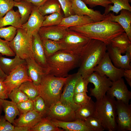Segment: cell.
I'll use <instances>...</instances> for the list:
<instances>
[{
  "label": "cell",
  "mask_w": 131,
  "mask_h": 131,
  "mask_svg": "<svg viewBox=\"0 0 131 131\" xmlns=\"http://www.w3.org/2000/svg\"><path fill=\"white\" fill-rule=\"evenodd\" d=\"M68 28L91 39L101 41L107 45L110 44L113 38L125 32L118 23L112 22L105 17L103 20L99 22Z\"/></svg>",
  "instance_id": "1"
},
{
  "label": "cell",
  "mask_w": 131,
  "mask_h": 131,
  "mask_svg": "<svg viewBox=\"0 0 131 131\" xmlns=\"http://www.w3.org/2000/svg\"><path fill=\"white\" fill-rule=\"evenodd\" d=\"M107 51V45L99 40L91 39L79 56L77 72L86 79L94 72Z\"/></svg>",
  "instance_id": "2"
},
{
  "label": "cell",
  "mask_w": 131,
  "mask_h": 131,
  "mask_svg": "<svg viewBox=\"0 0 131 131\" xmlns=\"http://www.w3.org/2000/svg\"><path fill=\"white\" fill-rule=\"evenodd\" d=\"M47 62L45 74L66 77L70 71L79 67V56L60 50L47 58Z\"/></svg>",
  "instance_id": "3"
},
{
  "label": "cell",
  "mask_w": 131,
  "mask_h": 131,
  "mask_svg": "<svg viewBox=\"0 0 131 131\" xmlns=\"http://www.w3.org/2000/svg\"><path fill=\"white\" fill-rule=\"evenodd\" d=\"M67 77H56L48 74L42 76L38 86L39 96L49 108L59 101Z\"/></svg>",
  "instance_id": "4"
},
{
  "label": "cell",
  "mask_w": 131,
  "mask_h": 131,
  "mask_svg": "<svg viewBox=\"0 0 131 131\" xmlns=\"http://www.w3.org/2000/svg\"><path fill=\"white\" fill-rule=\"evenodd\" d=\"M115 99L106 95L95 102V111L94 116L100 121L105 130H117L116 108Z\"/></svg>",
  "instance_id": "5"
},
{
  "label": "cell",
  "mask_w": 131,
  "mask_h": 131,
  "mask_svg": "<svg viewBox=\"0 0 131 131\" xmlns=\"http://www.w3.org/2000/svg\"><path fill=\"white\" fill-rule=\"evenodd\" d=\"M33 35L22 28L17 29L16 35L9 41V47L16 55L25 60L33 57L32 49Z\"/></svg>",
  "instance_id": "6"
},
{
  "label": "cell",
  "mask_w": 131,
  "mask_h": 131,
  "mask_svg": "<svg viewBox=\"0 0 131 131\" xmlns=\"http://www.w3.org/2000/svg\"><path fill=\"white\" fill-rule=\"evenodd\" d=\"M91 39L77 32L67 29L63 39L59 41L64 51L79 56Z\"/></svg>",
  "instance_id": "7"
},
{
  "label": "cell",
  "mask_w": 131,
  "mask_h": 131,
  "mask_svg": "<svg viewBox=\"0 0 131 131\" xmlns=\"http://www.w3.org/2000/svg\"><path fill=\"white\" fill-rule=\"evenodd\" d=\"M94 71L101 75L107 76L111 81L114 82L123 77L124 69L115 67L106 52L98 64L94 68Z\"/></svg>",
  "instance_id": "8"
},
{
  "label": "cell",
  "mask_w": 131,
  "mask_h": 131,
  "mask_svg": "<svg viewBox=\"0 0 131 131\" xmlns=\"http://www.w3.org/2000/svg\"><path fill=\"white\" fill-rule=\"evenodd\" d=\"M86 79L89 83L94 85V88L90 89V96H94L96 100H100L105 96L112 83L106 76L101 75L94 71Z\"/></svg>",
  "instance_id": "9"
},
{
  "label": "cell",
  "mask_w": 131,
  "mask_h": 131,
  "mask_svg": "<svg viewBox=\"0 0 131 131\" xmlns=\"http://www.w3.org/2000/svg\"><path fill=\"white\" fill-rule=\"evenodd\" d=\"M81 77L80 74L78 72L68 75L67 77L59 100L62 103L71 107L75 111L81 106L74 102L73 96L76 84Z\"/></svg>",
  "instance_id": "10"
},
{
  "label": "cell",
  "mask_w": 131,
  "mask_h": 131,
  "mask_svg": "<svg viewBox=\"0 0 131 131\" xmlns=\"http://www.w3.org/2000/svg\"><path fill=\"white\" fill-rule=\"evenodd\" d=\"M26 64L20 65L7 75L4 82L6 87L7 95L14 89L19 88L23 82L32 81L28 75Z\"/></svg>",
  "instance_id": "11"
},
{
  "label": "cell",
  "mask_w": 131,
  "mask_h": 131,
  "mask_svg": "<svg viewBox=\"0 0 131 131\" xmlns=\"http://www.w3.org/2000/svg\"><path fill=\"white\" fill-rule=\"evenodd\" d=\"M116 122L118 131H131V105L116 100Z\"/></svg>",
  "instance_id": "12"
},
{
  "label": "cell",
  "mask_w": 131,
  "mask_h": 131,
  "mask_svg": "<svg viewBox=\"0 0 131 131\" xmlns=\"http://www.w3.org/2000/svg\"><path fill=\"white\" fill-rule=\"evenodd\" d=\"M47 116L51 119L64 122L72 121L76 120L75 111L59 101L49 108V112Z\"/></svg>",
  "instance_id": "13"
},
{
  "label": "cell",
  "mask_w": 131,
  "mask_h": 131,
  "mask_svg": "<svg viewBox=\"0 0 131 131\" xmlns=\"http://www.w3.org/2000/svg\"><path fill=\"white\" fill-rule=\"evenodd\" d=\"M106 95L113 99L129 103L131 98V92L128 89L122 78L115 82L106 92Z\"/></svg>",
  "instance_id": "14"
},
{
  "label": "cell",
  "mask_w": 131,
  "mask_h": 131,
  "mask_svg": "<svg viewBox=\"0 0 131 131\" xmlns=\"http://www.w3.org/2000/svg\"><path fill=\"white\" fill-rule=\"evenodd\" d=\"M72 9L74 14L87 16L95 22L102 21L105 17V15L99 11L88 8L82 0H74L72 2Z\"/></svg>",
  "instance_id": "15"
},
{
  "label": "cell",
  "mask_w": 131,
  "mask_h": 131,
  "mask_svg": "<svg viewBox=\"0 0 131 131\" xmlns=\"http://www.w3.org/2000/svg\"><path fill=\"white\" fill-rule=\"evenodd\" d=\"M32 49L35 61L45 74L47 68V58L41 39L38 33L33 35Z\"/></svg>",
  "instance_id": "16"
},
{
  "label": "cell",
  "mask_w": 131,
  "mask_h": 131,
  "mask_svg": "<svg viewBox=\"0 0 131 131\" xmlns=\"http://www.w3.org/2000/svg\"><path fill=\"white\" fill-rule=\"evenodd\" d=\"M107 47L110 58L115 67L124 69H131V55L129 54L126 52L125 55H123L117 48L112 47L110 44L107 45Z\"/></svg>",
  "instance_id": "17"
},
{
  "label": "cell",
  "mask_w": 131,
  "mask_h": 131,
  "mask_svg": "<svg viewBox=\"0 0 131 131\" xmlns=\"http://www.w3.org/2000/svg\"><path fill=\"white\" fill-rule=\"evenodd\" d=\"M38 8L34 5L28 20L22 25V28L28 34L32 35L38 33L45 18L39 12Z\"/></svg>",
  "instance_id": "18"
},
{
  "label": "cell",
  "mask_w": 131,
  "mask_h": 131,
  "mask_svg": "<svg viewBox=\"0 0 131 131\" xmlns=\"http://www.w3.org/2000/svg\"><path fill=\"white\" fill-rule=\"evenodd\" d=\"M67 29L58 25L42 26L38 33L41 40L47 39L59 41L64 37Z\"/></svg>",
  "instance_id": "19"
},
{
  "label": "cell",
  "mask_w": 131,
  "mask_h": 131,
  "mask_svg": "<svg viewBox=\"0 0 131 131\" xmlns=\"http://www.w3.org/2000/svg\"><path fill=\"white\" fill-rule=\"evenodd\" d=\"M105 18L112 22L118 23L123 28L131 41V11L123 9L118 15L115 16L113 13H109L105 15Z\"/></svg>",
  "instance_id": "20"
},
{
  "label": "cell",
  "mask_w": 131,
  "mask_h": 131,
  "mask_svg": "<svg viewBox=\"0 0 131 131\" xmlns=\"http://www.w3.org/2000/svg\"><path fill=\"white\" fill-rule=\"evenodd\" d=\"M42 118L34 110L20 114L14 120L13 125L16 126L28 127L30 129L38 123Z\"/></svg>",
  "instance_id": "21"
},
{
  "label": "cell",
  "mask_w": 131,
  "mask_h": 131,
  "mask_svg": "<svg viewBox=\"0 0 131 131\" xmlns=\"http://www.w3.org/2000/svg\"><path fill=\"white\" fill-rule=\"evenodd\" d=\"M27 66V74L34 84L38 86L44 74L41 68L35 61L33 57L25 60Z\"/></svg>",
  "instance_id": "22"
},
{
  "label": "cell",
  "mask_w": 131,
  "mask_h": 131,
  "mask_svg": "<svg viewBox=\"0 0 131 131\" xmlns=\"http://www.w3.org/2000/svg\"><path fill=\"white\" fill-rule=\"evenodd\" d=\"M56 126L67 131H93L87 126L84 122L76 119L72 121L64 122L51 119Z\"/></svg>",
  "instance_id": "23"
},
{
  "label": "cell",
  "mask_w": 131,
  "mask_h": 131,
  "mask_svg": "<svg viewBox=\"0 0 131 131\" xmlns=\"http://www.w3.org/2000/svg\"><path fill=\"white\" fill-rule=\"evenodd\" d=\"M94 22L90 17L87 16L74 14L67 17H64L58 25L68 28L71 27L83 25Z\"/></svg>",
  "instance_id": "24"
},
{
  "label": "cell",
  "mask_w": 131,
  "mask_h": 131,
  "mask_svg": "<svg viewBox=\"0 0 131 131\" xmlns=\"http://www.w3.org/2000/svg\"><path fill=\"white\" fill-rule=\"evenodd\" d=\"M0 54V67L3 72L7 75L19 66L26 64L25 60L16 55L13 58L4 57Z\"/></svg>",
  "instance_id": "25"
},
{
  "label": "cell",
  "mask_w": 131,
  "mask_h": 131,
  "mask_svg": "<svg viewBox=\"0 0 131 131\" xmlns=\"http://www.w3.org/2000/svg\"><path fill=\"white\" fill-rule=\"evenodd\" d=\"M0 104L4 112L5 119L13 124L16 116L20 115L16 104L11 101L1 98H0Z\"/></svg>",
  "instance_id": "26"
},
{
  "label": "cell",
  "mask_w": 131,
  "mask_h": 131,
  "mask_svg": "<svg viewBox=\"0 0 131 131\" xmlns=\"http://www.w3.org/2000/svg\"><path fill=\"white\" fill-rule=\"evenodd\" d=\"M5 16L0 18V27L11 25L17 29L22 28L20 15L18 10L13 9L9 11Z\"/></svg>",
  "instance_id": "27"
},
{
  "label": "cell",
  "mask_w": 131,
  "mask_h": 131,
  "mask_svg": "<svg viewBox=\"0 0 131 131\" xmlns=\"http://www.w3.org/2000/svg\"><path fill=\"white\" fill-rule=\"evenodd\" d=\"M95 109V103L91 99L75 111L76 119L84 121L90 117L94 116Z\"/></svg>",
  "instance_id": "28"
},
{
  "label": "cell",
  "mask_w": 131,
  "mask_h": 131,
  "mask_svg": "<svg viewBox=\"0 0 131 131\" xmlns=\"http://www.w3.org/2000/svg\"><path fill=\"white\" fill-rule=\"evenodd\" d=\"M33 6L31 3L23 0L18 2L14 1V6L18 8L22 25L26 23L28 20Z\"/></svg>",
  "instance_id": "29"
},
{
  "label": "cell",
  "mask_w": 131,
  "mask_h": 131,
  "mask_svg": "<svg viewBox=\"0 0 131 131\" xmlns=\"http://www.w3.org/2000/svg\"><path fill=\"white\" fill-rule=\"evenodd\" d=\"M113 48H117L122 54L125 53L128 47L131 45V41L124 32L113 38L110 44Z\"/></svg>",
  "instance_id": "30"
},
{
  "label": "cell",
  "mask_w": 131,
  "mask_h": 131,
  "mask_svg": "<svg viewBox=\"0 0 131 131\" xmlns=\"http://www.w3.org/2000/svg\"><path fill=\"white\" fill-rule=\"evenodd\" d=\"M63 129L56 126L48 116L42 118L35 126L31 128L30 131H63Z\"/></svg>",
  "instance_id": "31"
},
{
  "label": "cell",
  "mask_w": 131,
  "mask_h": 131,
  "mask_svg": "<svg viewBox=\"0 0 131 131\" xmlns=\"http://www.w3.org/2000/svg\"><path fill=\"white\" fill-rule=\"evenodd\" d=\"M114 5L109 4L105 8L104 13L103 14L106 15L108 14L111 11H113L117 14L123 9L131 11V7L129 3L131 0H109Z\"/></svg>",
  "instance_id": "32"
},
{
  "label": "cell",
  "mask_w": 131,
  "mask_h": 131,
  "mask_svg": "<svg viewBox=\"0 0 131 131\" xmlns=\"http://www.w3.org/2000/svg\"><path fill=\"white\" fill-rule=\"evenodd\" d=\"M41 40L46 58L63 49L62 45L59 41L47 39H43Z\"/></svg>",
  "instance_id": "33"
},
{
  "label": "cell",
  "mask_w": 131,
  "mask_h": 131,
  "mask_svg": "<svg viewBox=\"0 0 131 131\" xmlns=\"http://www.w3.org/2000/svg\"><path fill=\"white\" fill-rule=\"evenodd\" d=\"M61 8L57 0H48L38 8V10L43 16L58 12H60Z\"/></svg>",
  "instance_id": "34"
},
{
  "label": "cell",
  "mask_w": 131,
  "mask_h": 131,
  "mask_svg": "<svg viewBox=\"0 0 131 131\" xmlns=\"http://www.w3.org/2000/svg\"><path fill=\"white\" fill-rule=\"evenodd\" d=\"M28 97V99L33 101L39 95L38 86L32 81H27L23 83L18 88Z\"/></svg>",
  "instance_id": "35"
},
{
  "label": "cell",
  "mask_w": 131,
  "mask_h": 131,
  "mask_svg": "<svg viewBox=\"0 0 131 131\" xmlns=\"http://www.w3.org/2000/svg\"><path fill=\"white\" fill-rule=\"evenodd\" d=\"M33 110L41 115L42 118L47 116L49 108L46 105L42 98L38 96L33 101Z\"/></svg>",
  "instance_id": "36"
},
{
  "label": "cell",
  "mask_w": 131,
  "mask_h": 131,
  "mask_svg": "<svg viewBox=\"0 0 131 131\" xmlns=\"http://www.w3.org/2000/svg\"><path fill=\"white\" fill-rule=\"evenodd\" d=\"M64 17L61 12H55L45 16V19L42 26L58 25L60 23Z\"/></svg>",
  "instance_id": "37"
},
{
  "label": "cell",
  "mask_w": 131,
  "mask_h": 131,
  "mask_svg": "<svg viewBox=\"0 0 131 131\" xmlns=\"http://www.w3.org/2000/svg\"><path fill=\"white\" fill-rule=\"evenodd\" d=\"M8 96L12 101L16 104L28 99L27 95L18 88L13 89Z\"/></svg>",
  "instance_id": "38"
},
{
  "label": "cell",
  "mask_w": 131,
  "mask_h": 131,
  "mask_svg": "<svg viewBox=\"0 0 131 131\" xmlns=\"http://www.w3.org/2000/svg\"><path fill=\"white\" fill-rule=\"evenodd\" d=\"M17 28L11 26L6 27H0V38L9 41L12 40L16 35Z\"/></svg>",
  "instance_id": "39"
},
{
  "label": "cell",
  "mask_w": 131,
  "mask_h": 131,
  "mask_svg": "<svg viewBox=\"0 0 131 131\" xmlns=\"http://www.w3.org/2000/svg\"><path fill=\"white\" fill-rule=\"evenodd\" d=\"M84 121L86 125L93 131H103L105 130L99 120L94 116L90 117Z\"/></svg>",
  "instance_id": "40"
},
{
  "label": "cell",
  "mask_w": 131,
  "mask_h": 131,
  "mask_svg": "<svg viewBox=\"0 0 131 131\" xmlns=\"http://www.w3.org/2000/svg\"><path fill=\"white\" fill-rule=\"evenodd\" d=\"M14 6L13 0H0V18H1Z\"/></svg>",
  "instance_id": "41"
},
{
  "label": "cell",
  "mask_w": 131,
  "mask_h": 131,
  "mask_svg": "<svg viewBox=\"0 0 131 131\" xmlns=\"http://www.w3.org/2000/svg\"><path fill=\"white\" fill-rule=\"evenodd\" d=\"M0 53L2 55L9 57L15 56V54L9 45V41L3 40L0 38Z\"/></svg>",
  "instance_id": "42"
},
{
  "label": "cell",
  "mask_w": 131,
  "mask_h": 131,
  "mask_svg": "<svg viewBox=\"0 0 131 131\" xmlns=\"http://www.w3.org/2000/svg\"><path fill=\"white\" fill-rule=\"evenodd\" d=\"M64 13V17L74 14L72 9V2L69 0H57Z\"/></svg>",
  "instance_id": "43"
},
{
  "label": "cell",
  "mask_w": 131,
  "mask_h": 131,
  "mask_svg": "<svg viewBox=\"0 0 131 131\" xmlns=\"http://www.w3.org/2000/svg\"><path fill=\"white\" fill-rule=\"evenodd\" d=\"M16 105L20 115L33 110V101L29 99L20 102Z\"/></svg>",
  "instance_id": "44"
},
{
  "label": "cell",
  "mask_w": 131,
  "mask_h": 131,
  "mask_svg": "<svg viewBox=\"0 0 131 131\" xmlns=\"http://www.w3.org/2000/svg\"><path fill=\"white\" fill-rule=\"evenodd\" d=\"M91 99V98L87 95L86 92L74 93L73 96L74 102L80 106L88 103Z\"/></svg>",
  "instance_id": "45"
},
{
  "label": "cell",
  "mask_w": 131,
  "mask_h": 131,
  "mask_svg": "<svg viewBox=\"0 0 131 131\" xmlns=\"http://www.w3.org/2000/svg\"><path fill=\"white\" fill-rule=\"evenodd\" d=\"M89 83L86 79L83 78L81 77L76 84L74 93L88 92L87 86Z\"/></svg>",
  "instance_id": "46"
},
{
  "label": "cell",
  "mask_w": 131,
  "mask_h": 131,
  "mask_svg": "<svg viewBox=\"0 0 131 131\" xmlns=\"http://www.w3.org/2000/svg\"><path fill=\"white\" fill-rule=\"evenodd\" d=\"M85 4H88L91 8L97 6L106 8L110 4H112L109 0H82Z\"/></svg>",
  "instance_id": "47"
},
{
  "label": "cell",
  "mask_w": 131,
  "mask_h": 131,
  "mask_svg": "<svg viewBox=\"0 0 131 131\" xmlns=\"http://www.w3.org/2000/svg\"><path fill=\"white\" fill-rule=\"evenodd\" d=\"M14 127L5 119L4 116H0V131H14Z\"/></svg>",
  "instance_id": "48"
},
{
  "label": "cell",
  "mask_w": 131,
  "mask_h": 131,
  "mask_svg": "<svg viewBox=\"0 0 131 131\" xmlns=\"http://www.w3.org/2000/svg\"><path fill=\"white\" fill-rule=\"evenodd\" d=\"M4 81V79L0 75V98L5 99L8 98Z\"/></svg>",
  "instance_id": "49"
},
{
  "label": "cell",
  "mask_w": 131,
  "mask_h": 131,
  "mask_svg": "<svg viewBox=\"0 0 131 131\" xmlns=\"http://www.w3.org/2000/svg\"><path fill=\"white\" fill-rule=\"evenodd\" d=\"M123 76L129 86L131 87V69H124Z\"/></svg>",
  "instance_id": "50"
},
{
  "label": "cell",
  "mask_w": 131,
  "mask_h": 131,
  "mask_svg": "<svg viewBox=\"0 0 131 131\" xmlns=\"http://www.w3.org/2000/svg\"><path fill=\"white\" fill-rule=\"evenodd\" d=\"M32 3L38 8L42 5L48 0H23Z\"/></svg>",
  "instance_id": "51"
},
{
  "label": "cell",
  "mask_w": 131,
  "mask_h": 131,
  "mask_svg": "<svg viewBox=\"0 0 131 131\" xmlns=\"http://www.w3.org/2000/svg\"><path fill=\"white\" fill-rule=\"evenodd\" d=\"M30 129L27 127L15 126L14 131H30Z\"/></svg>",
  "instance_id": "52"
},
{
  "label": "cell",
  "mask_w": 131,
  "mask_h": 131,
  "mask_svg": "<svg viewBox=\"0 0 131 131\" xmlns=\"http://www.w3.org/2000/svg\"><path fill=\"white\" fill-rule=\"evenodd\" d=\"M1 54L0 53V54ZM0 75L1 77L4 79V80L7 75H6L2 71L0 67Z\"/></svg>",
  "instance_id": "53"
},
{
  "label": "cell",
  "mask_w": 131,
  "mask_h": 131,
  "mask_svg": "<svg viewBox=\"0 0 131 131\" xmlns=\"http://www.w3.org/2000/svg\"><path fill=\"white\" fill-rule=\"evenodd\" d=\"M131 55V45L129 46L127 48L126 51Z\"/></svg>",
  "instance_id": "54"
},
{
  "label": "cell",
  "mask_w": 131,
  "mask_h": 131,
  "mask_svg": "<svg viewBox=\"0 0 131 131\" xmlns=\"http://www.w3.org/2000/svg\"><path fill=\"white\" fill-rule=\"evenodd\" d=\"M2 110V107L0 104V116L1 115Z\"/></svg>",
  "instance_id": "55"
},
{
  "label": "cell",
  "mask_w": 131,
  "mask_h": 131,
  "mask_svg": "<svg viewBox=\"0 0 131 131\" xmlns=\"http://www.w3.org/2000/svg\"><path fill=\"white\" fill-rule=\"evenodd\" d=\"M15 2H18L20 1L21 0H13Z\"/></svg>",
  "instance_id": "56"
},
{
  "label": "cell",
  "mask_w": 131,
  "mask_h": 131,
  "mask_svg": "<svg viewBox=\"0 0 131 131\" xmlns=\"http://www.w3.org/2000/svg\"><path fill=\"white\" fill-rule=\"evenodd\" d=\"M71 2H72L74 0H69Z\"/></svg>",
  "instance_id": "57"
}]
</instances>
